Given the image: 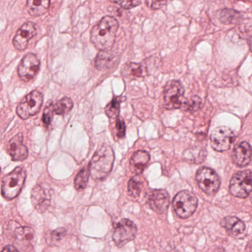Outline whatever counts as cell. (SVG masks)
<instances>
[{
	"mask_svg": "<svg viewBox=\"0 0 252 252\" xmlns=\"http://www.w3.org/2000/svg\"><path fill=\"white\" fill-rule=\"evenodd\" d=\"M119 26V23L114 17H103L91 31L93 45L99 51H110L114 45Z\"/></svg>",
	"mask_w": 252,
	"mask_h": 252,
	"instance_id": "1",
	"label": "cell"
},
{
	"mask_svg": "<svg viewBox=\"0 0 252 252\" xmlns=\"http://www.w3.org/2000/svg\"><path fill=\"white\" fill-rule=\"evenodd\" d=\"M115 155L113 149L109 146L103 145L98 149L89 165L90 173L95 180H103L113 169Z\"/></svg>",
	"mask_w": 252,
	"mask_h": 252,
	"instance_id": "2",
	"label": "cell"
},
{
	"mask_svg": "<svg viewBox=\"0 0 252 252\" xmlns=\"http://www.w3.org/2000/svg\"><path fill=\"white\" fill-rule=\"evenodd\" d=\"M26 172L22 166L16 168L2 179V194L7 200L15 198L23 189Z\"/></svg>",
	"mask_w": 252,
	"mask_h": 252,
	"instance_id": "3",
	"label": "cell"
},
{
	"mask_svg": "<svg viewBox=\"0 0 252 252\" xmlns=\"http://www.w3.org/2000/svg\"><path fill=\"white\" fill-rule=\"evenodd\" d=\"M197 198L187 190L180 191L174 197L172 206L180 218H188L193 215L197 207Z\"/></svg>",
	"mask_w": 252,
	"mask_h": 252,
	"instance_id": "4",
	"label": "cell"
},
{
	"mask_svg": "<svg viewBox=\"0 0 252 252\" xmlns=\"http://www.w3.org/2000/svg\"><path fill=\"white\" fill-rule=\"evenodd\" d=\"M184 98V88L181 82L172 80L168 82L163 91V106L167 110L182 107L187 101Z\"/></svg>",
	"mask_w": 252,
	"mask_h": 252,
	"instance_id": "5",
	"label": "cell"
},
{
	"mask_svg": "<svg viewBox=\"0 0 252 252\" xmlns=\"http://www.w3.org/2000/svg\"><path fill=\"white\" fill-rule=\"evenodd\" d=\"M252 181L251 170L237 172L230 181V193L234 197L246 198L252 191Z\"/></svg>",
	"mask_w": 252,
	"mask_h": 252,
	"instance_id": "6",
	"label": "cell"
},
{
	"mask_svg": "<svg viewBox=\"0 0 252 252\" xmlns=\"http://www.w3.org/2000/svg\"><path fill=\"white\" fill-rule=\"evenodd\" d=\"M42 103L43 95L39 91H32L19 104L17 109V114L21 119H28L40 110Z\"/></svg>",
	"mask_w": 252,
	"mask_h": 252,
	"instance_id": "7",
	"label": "cell"
},
{
	"mask_svg": "<svg viewBox=\"0 0 252 252\" xmlns=\"http://www.w3.org/2000/svg\"><path fill=\"white\" fill-rule=\"evenodd\" d=\"M234 139V132L227 126H218L211 132V146L215 151L225 152L229 150Z\"/></svg>",
	"mask_w": 252,
	"mask_h": 252,
	"instance_id": "8",
	"label": "cell"
},
{
	"mask_svg": "<svg viewBox=\"0 0 252 252\" xmlns=\"http://www.w3.org/2000/svg\"><path fill=\"white\" fill-rule=\"evenodd\" d=\"M197 185L208 194H215L220 185V179L215 170L208 167L199 169L196 175Z\"/></svg>",
	"mask_w": 252,
	"mask_h": 252,
	"instance_id": "9",
	"label": "cell"
},
{
	"mask_svg": "<svg viewBox=\"0 0 252 252\" xmlns=\"http://www.w3.org/2000/svg\"><path fill=\"white\" fill-rule=\"evenodd\" d=\"M137 227L129 219H123L116 225L113 232V241L118 247H123L135 239Z\"/></svg>",
	"mask_w": 252,
	"mask_h": 252,
	"instance_id": "10",
	"label": "cell"
},
{
	"mask_svg": "<svg viewBox=\"0 0 252 252\" xmlns=\"http://www.w3.org/2000/svg\"><path fill=\"white\" fill-rule=\"evenodd\" d=\"M40 62L35 54H29L23 59L18 67V74L24 82L33 79L39 71Z\"/></svg>",
	"mask_w": 252,
	"mask_h": 252,
	"instance_id": "11",
	"label": "cell"
},
{
	"mask_svg": "<svg viewBox=\"0 0 252 252\" xmlns=\"http://www.w3.org/2000/svg\"><path fill=\"white\" fill-rule=\"evenodd\" d=\"M147 203L156 213H165L169 206V195L166 190L152 189L147 193Z\"/></svg>",
	"mask_w": 252,
	"mask_h": 252,
	"instance_id": "12",
	"label": "cell"
},
{
	"mask_svg": "<svg viewBox=\"0 0 252 252\" xmlns=\"http://www.w3.org/2000/svg\"><path fill=\"white\" fill-rule=\"evenodd\" d=\"M51 191L42 185L35 186L32 190V201L37 212H45L51 205Z\"/></svg>",
	"mask_w": 252,
	"mask_h": 252,
	"instance_id": "13",
	"label": "cell"
},
{
	"mask_svg": "<svg viewBox=\"0 0 252 252\" xmlns=\"http://www.w3.org/2000/svg\"><path fill=\"white\" fill-rule=\"evenodd\" d=\"M36 28L33 23L28 22L22 26L19 29L14 37L13 43L16 49L19 51H24L29 45V41L36 36Z\"/></svg>",
	"mask_w": 252,
	"mask_h": 252,
	"instance_id": "14",
	"label": "cell"
},
{
	"mask_svg": "<svg viewBox=\"0 0 252 252\" xmlns=\"http://www.w3.org/2000/svg\"><path fill=\"white\" fill-rule=\"evenodd\" d=\"M220 225L225 228L228 235L234 238L243 239L246 237V225L237 217H225L221 220Z\"/></svg>",
	"mask_w": 252,
	"mask_h": 252,
	"instance_id": "15",
	"label": "cell"
},
{
	"mask_svg": "<svg viewBox=\"0 0 252 252\" xmlns=\"http://www.w3.org/2000/svg\"><path fill=\"white\" fill-rule=\"evenodd\" d=\"M7 150L13 160L16 161L24 160L29 156V150L23 144V136L22 134L16 135L9 141Z\"/></svg>",
	"mask_w": 252,
	"mask_h": 252,
	"instance_id": "16",
	"label": "cell"
},
{
	"mask_svg": "<svg viewBox=\"0 0 252 252\" xmlns=\"http://www.w3.org/2000/svg\"><path fill=\"white\" fill-rule=\"evenodd\" d=\"M252 160V148L249 143L243 141L239 144L233 152L232 160L240 167H244L250 163Z\"/></svg>",
	"mask_w": 252,
	"mask_h": 252,
	"instance_id": "17",
	"label": "cell"
},
{
	"mask_svg": "<svg viewBox=\"0 0 252 252\" xmlns=\"http://www.w3.org/2000/svg\"><path fill=\"white\" fill-rule=\"evenodd\" d=\"M150 159V155L147 152L143 150L135 152L130 159V170L136 175H140L148 164Z\"/></svg>",
	"mask_w": 252,
	"mask_h": 252,
	"instance_id": "18",
	"label": "cell"
},
{
	"mask_svg": "<svg viewBox=\"0 0 252 252\" xmlns=\"http://www.w3.org/2000/svg\"><path fill=\"white\" fill-rule=\"evenodd\" d=\"M49 0H29L27 2V10L29 14L33 17L45 14L50 7Z\"/></svg>",
	"mask_w": 252,
	"mask_h": 252,
	"instance_id": "19",
	"label": "cell"
},
{
	"mask_svg": "<svg viewBox=\"0 0 252 252\" xmlns=\"http://www.w3.org/2000/svg\"><path fill=\"white\" fill-rule=\"evenodd\" d=\"M113 54L109 51H101L95 59V67L100 70L109 68L113 62Z\"/></svg>",
	"mask_w": 252,
	"mask_h": 252,
	"instance_id": "20",
	"label": "cell"
},
{
	"mask_svg": "<svg viewBox=\"0 0 252 252\" xmlns=\"http://www.w3.org/2000/svg\"><path fill=\"white\" fill-rule=\"evenodd\" d=\"M14 228V235L17 240L20 242H30L33 239L34 232L31 227H21L18 224H16Z\"/></svg>",
	"mask_w": 252,
	"mask_h": 252,
	"instance_id": "21",
	"label": "cell"
},
{
	"mask_svg": "<svg viewBox=\"0 0 252 252\" xmlns=\"http://www.w3.org/2000/svg\"><path fill=\"white\" fill-rule=\"evenodd\" d=\"M90 175L91 173H90L89 166H85L78 173L74 181L75 188L76 190L82 191L87 187Z\"/></svg>",
	"mask_w": 252,
	"mask_h": 252,
	"instance_id": "22",
	"label": "cell"
},
{
	"mask_svg": "<svg viewBox=\"0 0 252 252\" xmlns=\"http://www.w3.org/2000/svg\"><path fill=\"white\" fill-rule=\"evenodd\" d=\"M123 97L119 96L113 98L105 108V113L110 119H117L120 113V104L122 102Z\"/></svg>",
	"mask_w": 252,
	"mask_h": 252,
	"instance_id": "23",
	"label": "cell"
},
{
	"mask_svg": "<svg viewBox=\"0 0 252 252\" xmlns=\"http://www.w3.org/2000/svg\"><path fill=\"white\" fill-rule=\"evenodd\" d=\"M143 189V182L138 177L131 178L128 182V194L130 197L136 198L139 197Z\"/></svg>",
	"mask_w": 252,
	"mask_h": 252,
	"instance_id": "24",
	"label": "cell"
},
{
	"mask_svg": "<svg viewBox=\"0 0 252 252\" xmlns=\"http://www.w3.org/2000/svg\"><path fill=\"white\" fill-rule=\"evenodd\" d=\"M73 103L70 98L64 97L54 105V112L57 115H64L69 113L73 108Z\"/></svg>",
	"mask_w": 252,
	"mask_h": 252,
	"instance_id": "25",
	"label": "cell"
},
{
	"mask_svg": "<svg viewBox=\"0 0 252 252\" xmlns=\"http://www.w3.org/2000/svg\"><path fill=\"white\" fill-rule=\"evenodd\" d=\"M240 19V14L237 11L231 9H224L221 11L220 20L224 24H232L239 21Z\"/></svg>",
	"mask_w": 252,
	"mask_h": 252,
	"instance_id": "26",
	"label": "cell"
},
{
	"mask_svg": "<svg viewBox=\"0 0 252 252\" xmlns=\"http://www.w3.org/2000/svg\"><path fill=\"white\" fill-rule=\"evenodd\" d=\"M126 71L132 77H142L146 75V69L141 64L130 63L126 65Z\"/></svg>",
	"mask_w": 252,
	"mask_h": 252,
	"instance_id": "27",
	"label": "cell"
},
{
	"mask_svg": "<svg viewBox=\"0 0 252 252\" xmlns=\"http://www.w3.org/2000/svg\"><path fill=\"white\" fill-rule=\"evenodd\" d=\"M54 109L53 102H49L47 104L46 107L44 110L43 122L45 125H49L54 117Z\"/></svg>",
	"mask_w": 252,
	"mask_h": 252,
	"instance_id": "28",
	"label": "cell"
},
{
	"mask_svg": "<svg viewBox=\"0 0 252 252\" xmlns=\"http://www.w3.org/2000/svg\"><path fill=\"white\" fill-rule=\"evenodd\" d=\"M202 99L198 95H194L191 97L190 103H186L185 106H187V109L190 112H195L201 107Z\"/></svg>",
	"mask_w": 252,
	"mask_h": 252,
	"instance_id": "29",
	"label": "cell"
},
{
	"mask_svg": "<svg viewBox=\"0 0 252 252\" xmlns=\"http://www.w3.org/2000/svg\"><path fill=\"white\" fill-rule=\"evenodd\" d=\"M116 134L119 138H122L125 137L126 132L125 122L121 118H117L116 123Z\"/></svg>",
	"mask_w": 252,
	"mask_h": 252,
	"instance_id": "30",
	"label": "cell"
},
{
	"mask_svg": "<svg viewBox=\"0 0 252 252\" xmlns=\"http://www.w3.org/2000/svg\"><path fill=\"white\" fill-rule=\"evenodd\" d=\"M113 3L119 5L125 9H130L134 7L138 6L141 4L140 1H135V0H129V1H113Z\"/></svg>",
	"mask_w": 252,
	"mask_h": 252,
	"instance_id": "31",
	"label": "cell"
},
{
	"mask_svg": "<svg viewBox=\"0 0 252 252\" xmlns=\"http://www.w3.org/2000/svg\"><path fill=\"white\" fill-rule=\"evenodd\" d=\"M66 230L64 228H59L51 233V238L55 241L62 240L65 236Z\"/></svg>",
	"mask_w": 252,
	"mask_h": 252,
	"instance_id": "32",
	"label": "cell"
},
{
	"mask_svg": "<svg viewBox=\"0 0 252 252\" xmlns=\"http://www.w3.org/2000/svg\"><path fill=\"white\" fill-rule=\"evenodd\" d=\"M146 5L149 8L153 10L160 9L163 5H166V1H147L145 2Z\"/></svg>",
	"mask_w": 252,
	"mask_h": 252,
	"instance_id": "33",
	"label": "cell"
},
{
	"mask_svg": "<svg viewBox=\"0 0 252 252\" xmlns=\"http://www.w3.org/2000/svg\"><path fill=\"white\" fill-rule=\"evenodd\" d=\"M1 252H19L18 250L13 246H7L2 249Z\"/></svg>",
	"mask_w": 252,
	"mask_h": 252,
	"instance_id": "34",
	"label": "cell"
},
{
	"mask_svg": "<svg viewBox=\"0 0 252 252\" xmlns=\"http://www.w3.org/2000/svg\"><path fill=\"white\" fill-rule=\"evenodd\" d=\"M214 252H225V251L222 248H218V249H215Z\"/></svg>",
	"mask_w": 252,
	"mask_h": 252,
	"instance_id": "35",
	"label": "cell"
}]
</instances>
